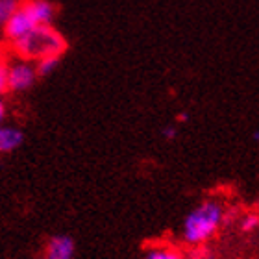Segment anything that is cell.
<instances>
[{
  "label": "cell",
  "mask_w": 259,
  "mask_h": 259,
  "mask_svg": "<svg viewBox=\"0 0 259 259\" xmlns=\"http://www.w3.org/2000/svg\"><path fill=\"white\" fill-rule=\"evenodd\" d=\"M11 49L19 58L35 63L49 56H61L67 49V43L52 24H47V26L33 28L24 37L13 41Z\"/></svg>",
  "instance_id": "cell-1"
},
{
  "label": "cell",
  "mask_w": 259,
  "mask_h": 259,
  "mask_svg": "<svg viewBox=\"0 0 259 259\" xmlns=\"http://www.w3.org/2000/svg\"><path fill=\"white\" fill-rule=\"evenodd\" d=\"M226 219V211L221 202L217 200H205L200 205H196L184 221V235L185 243L202 244L207 239H211L217 233V230L222 226Z\"/></svg>",
  "instance_id": "cell-2"
},
{
  "label": "cell",
  "mask_w": 259,
  "mask_h": 259,
  "mask_svg": "<svg viewBox=\"0 0 259 259\" xmlns=\"http://www.w3.org/2000/svg\"><path fill=\"white\" fill-rule=\"evenodd\" d=\"M257 226H259V217L257 215L244 217L243 222H241V230H243V232H254Z\"/></svg>",
  "instance_id": "cell-11"
},
{
  "label": "cell",
  "mask_w": 259,
  "mask_h": 259,
  "mask_svg": "<svg viewBox=\"0 0 259 259\" xmlns=\"http://www.w3.org/2000/svg\"><path fill=\"white\" fill-rule=\"evenodd\" d=\"M145 259H184V255L180 254V250L174 246H167V244H159V246H152L146 250Z\"/></svg>",
  "instance_id": "cell-7"
},
{
  "label": "cell",
  "mask_w": 259,
  "mask_h": 259,
  "mask_svg": "<svg viewBox=\"0 0 259 259\" xmlns=\"http://www.w3.org/2000/svg\"><path fill=\"white\" fill-rule=\"evenodd\" d=\"M6 111H8V109H6V102L2 100V98H0V124H4Z\"/></svg>",
  "instance_id": "cell-12"
},
{
  "label": "cell",
  "mask_w": 259,
  "mask_h": 259,
  "mask_svg": "<svg viewBox=\"0 0 259 259\" xmlns=\"http://www.w3.org/2000/svg\"><path fill=\"white\" fill-rule=\"evenodd\" d=\"M74 248V241L69 235H56L47 243L45 259H72Z\"/></svg>",
  "instance_id": "cell-5"
},
{
  "label": "cell",
  "mask_w": 259,
  "mask_h": 259,
  "mask_svg": "<svg viewBox=\"0 0 259 259\" xmlns=\"http://www.w3.org/2000/svg\"><path fill=\"white\" fill-rule=\"evenodd\" d=\"M22 141H24V135L17 126L0 124V152L2 154L17 150L22 145Z\"/></svg>",
  "instance_id": "cell-6"
},
{
  "label": "cell",
  "mask_w": 259,
  "mask_h": 259,
  "mask_svg": "<svg viewBox=\"0 0 259 259\" xmlns=\"http://www.w3.org/2000/svg\"><path fill=\"white\" fill-rule=\"evenodd\" d=\"M17 6H19V0H0V30L10 21V17L13 15Z\"/></svg>",
  "instance_id": "cell-9"
},
{
  "label": "cell",
  "mask_w": 259,
  "mask_h": 259,
  "mask_svg": "<svg viewBox=\"0 0 259 259\" xmlns=\"http://www.w3.org/2000/svg\"><path fill=\"white\" fill-rule=\"evenodd\" d=\"M174 135H176V132H172V128H167V132H165V137H168V139H170V137H174Z\"/></svg>",
  "instance_id": "cell-13"
},
{
  "label": "cell",
  "mask_w": 259,
  "mask_h": 259,
  "mask_svg": "<svg viewBox=\"0 0 259 259\" xmlns=\"http://www.w3.org/2000/svg\"><path fill=\"white\" fill-rule=\"evenodd\" d=\"M37 26L39 24L32 17V13L28 11L24 2H19L17 10L13 11V15L10 17V21L6 22V26L2 28V30H4L6 39H8L10 43H13L17 39L24 37L28 32H32L33 28H37Z\"/></svg>",
  "instance_id": "cell-4"
},
{
  "label": "cell",
  "mask_w": 259,
  "mask_h": 259,
  "mask_svg": "<svg viewBox=\"0 0 259 259\" xmlns=\"http://www.w3.org/2000/svg\"><path fill=\"white\" fill-rule=\"evenodd\" d=\"M61 56H49V58H43V60L35 61V69H37L39 76H49L56 70V67L60 65Z\"/></svg>",
  "instance_id": "cell-8"
},
{
  "label": "cell",
  "mask_w": 259,
  "mask_h": 259,
  "mask_svg": "<svg viewBox=\"0 0 259 259\" xmlns=\"http://www.w3.org/2000/svg\"><path fill=\"white\" fill-rule=\"evenodd\" d=\"M39 78L35 63L22 58H17L15 61L8 63V91L22 93L30 89Z\"/></svg>",
  "instance_id": "cell-3"
},
{
  "label": "cell",
  "mask_w": 259,
  "mask_h": 259,
  "mask_svg": "<svg viewBox=\"0 0 259 259\" xmlns=\"http://www.w3.org/2000/svg\"><path fill=\"white\" fill-rule=\"evenodd\" d=\"M8 91V61L0 56V95Z\"/></svg>",
  "instance_id": "cell-10"
}]
</instances>
